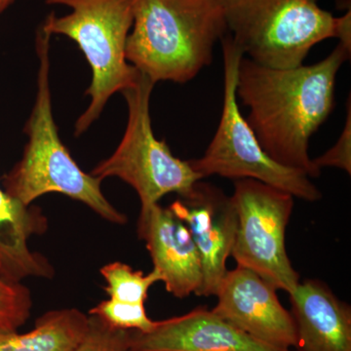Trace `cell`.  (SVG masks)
I'll return each instance as SVG.
<instances>
[{
	"instance_id": "obj_4",
	"label": "cell",
	"mask_w": 351,
	"mask_h": 351,
	"mask_svg": "<svg viewBox=\"0 0 351 351\" xmlns=\"http://www.w3.org/2000/svg\"><path fill=\"white\" fill-rule=\"evenodd\" d=\"M228 34L254 63L272 69L304 64L330 38L351 47L350 13L335 17L319 0H219Z\"/></svg>"
},
{
	"instance_id": "obj_12",
	"label": "cell",
	"mask_w": 351,
	"mask_h": 351,
	"mask_svg": "<svg viewBox=\"0 0 351 351\" xmlns=\"http://www.w3.org/2000/svg\"><path fill=\"white\" fill-rule=\"evenodd\" d=\"M137 232L166 290L178 299L197 295L203 281L202 265L186 226L169 208L157 204L140 214Z\"/></svg>"
},
{
	"instance_id": "obj_6",
	"label": "cell",
	"mask_w": 351,
	"mask_h": 351,
	"mask_svg": "<svg viewBox=\"0 0 351 351\" xmlns=\"http://www.w3.org/2000/svg\"><path fill=\"white\" fill-rule=\"evenodd\" d=\"M154 85L141 73L133 86L121 92L128 108L125 133L112 156L90 173L101 181L117 177L127 182L140 198V214L169 193L186 197L203 180L189 161L176 157L167 143L154 135L149 110Z\"/></svg>"
},
{
	"instance_id": "obj_9",
	"label": "cell",
	"mask_w": 351,
	"mask_h": 351,
	"mask_svg": "<svg viewBox=\"0 0 351 351\" xmlns=\"http://www.w3.org/2000/svg\"><path fill=\"white\" fill-rule=\"evenodd\" d=\"M277 289L256 272L237 265L228 270L212 309L226 322L274 348L294 350L297 330L292 314L282 306Z\"/></svg>"
},
{
	"instance_id": "obj_8",
	"label": "cell",
	"mask_w": 351,
	"mask_h": 351,
	"mask_svg": "<svg viewBox=\"0 0 351 351\" xmlns=\"http://www.w3.org/2000/svg\"><path fill=\"white\" fill-rule=\"evenodd\" d=\"M237 232L232 257L289 295L301 282L286 250L294 196L255 180L234 181Z\"/></svg>"
},
{
	"instance_id": "obj_2",
	"label": "cell",
	"mask_w": 351,
	"mask_h": 351,
	"mask_svg": "<svg viewBox=\"0 0 351 351\" xmlns=\"http://www.w3.org/2000/svg\"><path fill=\"white\" fill-rule=\"evenodd\" d=\"M226 34L219 0H136L127 61L154 84H184L212 63Z\"/></svg>"
},
{
	"instance_id": "obj_10",
	"label": "cell",
	"mask_w": 351,
	"mask_h": 351,
	"mask_svg": "<svg viewBox=\"0 0 351 351\" xmlns=\"http://www.w3.org/2000/svg\"><path fill=\"white\" fill-rule=\"evenodd\" d=\"M191 232L202 265L203 281L198 297L216 295L226 276L237 232V214L232 196L218 186L201 181L193 193L169 207Z\"/></svg>"
},
{
	"instance_id": "obj_14",
	"label": "cell",
	"mask_w": 351,
	"mask_h": 351,
	"mask_svg": "<svg viewBox=\"0 0 351 351\" xmlns=\"http://www.w3.org/2000/svg\"><path fill=\"white\" fill-rule=\"evenodd\" d=\"M43 210L27 206L0 188V277L21 283L29 277L52 278L55 271L47 258L31 250L29 239L47 230Z\"/></svg>"
},
{
	"instance_id": "obj_13",
	"label": "cell",
	"mask_w": 351,
	"mask_h": 351,
	"mask_svg": "<svg viewBox=\"0 0 351 351\" xmlns=\"http://www.w3.org/2000/svg\"><path fill=\"white\" fill-rule=\"evenodd\" d=\"M290 295L297 330L295 351H351V308L317 279L300 282Z\"/></svg>"
},
{
	"instance_id": "obj_5",
	"label": "cell",
	"mask_w": 351,
	"mask_h": 351,
	"mask_svg": "<svg viewBox=\"0 0 351 351\" xmlns=\"http://www.w3.org/2000/svg\"><path fill=\"white\" fill-rule=\"evenodd\" d=\"M48 5L69 7L57 17L51 13L43 27L51 36H66L77 44L92 71L86 90L89 106L76 120V137L100 117L110 97L133 86L140 71L128 63L126 44L134 20L136 0H44Z\"/></svg>"
},
{
	"instance_id": "obj_18",
	"label": "cell",
	"mask_w": 351,
	"mask_h": 351,
	"mask_svg": "<svg viewBox=\"0 0 351 351\" xmlns=\"http://www.w3.org/2000/svg\"><path fill=\"white\" fill-rule=\"evenodd\" d=\"M89 314L99 316L119 329L144 332L151 331L156 322L147 316L145 304H123L110 299L97 304Z\"/></svg>"
},
{
	"instance_id": "obj_15",
	"label": "cell",
	"mask_w": 351,
	"mask_h": 351,
	"mask_svg": "<svg viewBox=\"0 0 351 351\" xmlns=\"http://www.w3.org/2000/svg\"><path fill=\"white\" fill-rule=\"evenodd\" d=\"M88 315L76 308L48 311L25 334H0V351H75L84 339Z\"/></svg>"
},
{
	"instance_id": "obj_16",
	"label": "cell",
	"mask_w": 351,
	"mask_h": 351,
	"mask_svg": "<svg viewBox=\"0 0 351 351\" xmlns=\"http://www.w3.org/2000/svg\"><path fill=\"white\" fill-rule=\"evenodd\" d=\"M101 274L107 281L106 292L112 301L129 304H145L152 286L161 281L156 269L145 276L130 265L114 262L101 267Z\"/></svg>"
},
{
	"instance_id": "obj_19",
	"label": "cell",
	"mask_w": 351,
	"mask_h": 351,
	"mask_svg": "<svg viewBox=\"0 0 351 351\" xmlns=\"http://www.w3.org/2000/svg\"><path fill=\"white\" fill-rule=\"evenodd\" d=\"M130 331L89 314L86 335L75 351H130Z\"/></svg>"
},
{
	"instance_id": "obj_17",
	"label": "cell",
	"mask_w": 351,
	"mask_h": 351,
	"mask_svg": "<svg viewBox=\"0 0 351 351\" xmlns=\"http://www.w3.org/2000/svg\"><path fill=\"white\" fill-rule=\"evenodd\" d=\"M32 307L29 289L0 277V334L18 332L29 320Z\"/></svg>"
},
{
	"instance_id": "obj_11",
	"label": "cell",
	"mask_w": 351,
	"mask_h": 351,
	"mask_svg": "<svg viewBox=\"0 0 351 351\" xmlns=\"http://www.w3.org/2000/svg\"><path fill=\"white\" fill-rule=\"evenodd\" d=\"M130 351H295L252 338L213 311L197 307L189 313L156 321L151 331H130Z\"/></svg>"
},
{
	"instance_id": "obj_20",
	"label": "cell",
	"mask_w": 351,
	"mask_h": 351,
	"mask_svg": "<svg viewBox=\"0 0 351 351\" xmlns=\"http://www.w3.org/2000/svg\"><path fill=\"white\" fill-rule=\"evenodd\" d=\"M346 125L339 136L338 142L334 147L328 149L324 154L313 159L314 165L317 169L326 167L339 168L351 174V110L350 100H348V108L346 110Z\"/></svg>"
},
{
	"instance_id": "obj_1",
	"label": "cell",
	"mask_w": 351,
	"mask_h": 351,
	"mask_svg": "<svg viewBox=\"0 0 351 351\" xmlns=\"http://www.w3.org/2000/svg\"><path fill=\"white\" fill-rule=\"evenodd\" d=\"M350 49L339 43L322 61L292 69L267 68L246 57L240 61L237 100L249 108L246 120L263 151L311 179L321 171L309 156V141L334 110L337 75Z\"/></svg>"
},
{
	"instance_id": "obj_7",
	"label": "cell",
	"mask_w": 351,
	"mask_h": 351,
	"mask_svg": "<svg viewBox=\"0 0 351 351\" xmlns=\"http://www.w3.org/2000/svg\"><path fill=\"white\" fill-rule=\"evenodd\" d=\"M223 56V104L218 129L200 158L189 161L203 179L217 175L226 179H251L274 186L295 198L316 202L322 193L311 178L285 167L267 154L243 117L237 97L242 51L230 34L221 40Z\"/></svg>"
},
{
	"instance_id": "obj_21",
	"label": "cell",
	"mask_w": 351,
	"mask_h": 351,
	"mask_svg": "<svg viewBox=\"0 0 351 351\" xmlns=\"http://www.w3.org/2000/svg\"><path fill=\"white\" fill-rule=\"evenodd\" d=\"M13 1L14 0H0V14L3 12V11L5 10L7 7L10 5V4L12 3Z\"/></svg>"
},
{
	"instance_id": "obj_3",
	"label": "cell",
	"mask_w": 351,
	"mask_h": 351,
	"mask_svg": "<svg viewBox=\"0 0 351 351\" xmlns=\"http://www.w3.org/2000/svg\"><path fill=\"white\" fill-rule=\"evenodd\" d=\"M50 38L41 25L36 39L38 91L24 128L29 141L19 162L4 177V191L27 206L47 193H61L110 223L124 225L128 219L104 195L103 181L80 169L60 138L51 98Z\"/></svg>"
}]
</instances>
